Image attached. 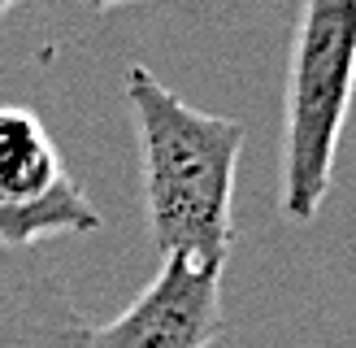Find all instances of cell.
<instances>
[{
  "instance_id": "6da1fadb",
  "label": "cell",
  "mask_w": 356,
  "mask_h": 348,
  "mask_svg": "<svg viewBox=\"0 0 356 348\" xmlns=\"http://www.w3.org/2000/svg\"><path fill=\"white\" fill-rule=\"evenodd\" d=\"M127 100L139 127L148 231L156 253L226 266L235 239L230 205L243 127L235 118L187 104L148 65L127 70Z\"/></svg>"
},
{
  "instance_id": "3957f363",
  "label": "cell",
  "mask_w": 356,
  "mask_h": 348,
  "mask_svg": "<svg viewBox=\"0 0 356 348\" xmlns=\"http://www.w3.org/2000/svg\"><path fill=\"white\" fill-rule=\"evenodd\" d=\"M92 231H100V214L70 179L48 127L22 104H0V248Z\"/></svg>"
},
{
  "instance_id": "8992f818",
  "label": "cell",
  "mask_w": 356,
  "mask_h": 348,
  "mask_svg": "<svg viewBox=\"0 0 356 348\" xmlns=\"http://www.w3.org/2000/svg\"><path fill=\"white\" fill-rule=\"evenodd\" d=\"M92 9H118V5H135V0H87Z\"/></svg>"
},
{
  "instance_id": "5b68a950",
  "label": "cell",
  "mask_w": 356,
  "mask_h": 348,
  "mask_svg": "<svg viewBox=\"0 0 356 348\" xmlns=\"http://www.w3.org/2000/svg\"><path fill=\"white\" fill-rule=\"evenodd\" d=\"M87 322L40 248H0V348H83Z\"/></svg>"
},
{
  "instance_id": "7a4b0ae2",
  "label": "cell",
  "mask_w": 356,
  "mask_h": 348,
  "mask_svg": "<svg viewBox=\"0 0 356 348\" xmlns=\"http://www.w3.org/2000/svg\"><path fill=\"white\" fill-rule=\"evenodd\" d=\"M356 96V0H300L282 96V214L313 222Z\"/></svg>"
},
{
  "instance_id": "277c9868",
  "label": "cell",
  "mask_w": 356,
  "mask_h": 348,
  "mask_svg": "<svg viewBox=\"0 0 356 348\" xmlns=\"http://www.w3.org/2000/svg\"><path fill=\"white\" fill-rule=\"evenodd\" d=\"M222 335V261L161 257L156 278L83 348H209Z\"/></svg>"
},
{
  "instance_id": "52a82bcc",
  "label": "cell",
  "mask_w": 356,
  "mask_h": 348,
  "mask_svg": "<svg viewBox=\"0 0 356 348\" xmlns=\"http://www.w3.org/2000/svg\"><path fill=\"white\" fill-rule=\"evenodd\" d=\"M13 5H17V0H0V17H5V13H9Z\"/></svg>"
}]
</instances>
